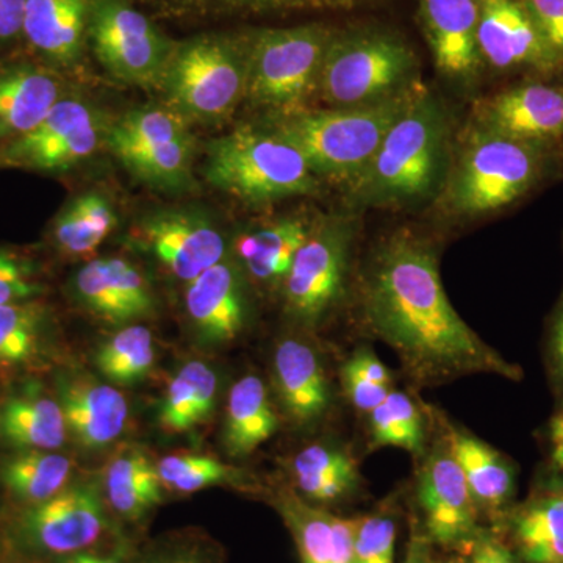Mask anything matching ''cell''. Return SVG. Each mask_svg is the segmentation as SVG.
I'll return each mask as SVG.
<instances>
[{"label":"cell","instance_id":"6da1fadb","mask_svg":"<svg viewBox=\"0 0 563 563\" xmlns=\"http://www.w3.org/2000/svg\"><path fill=\"white\" fill-rule=\"evenodd\" d=\"M362 309L369 331L398 354L417 383L481 373L523 379L520 366L463 321L444 291L437 247L409 229L391 233L373 252L362 280Z\"/></svg>","mask_w":563,"mask_h":563},{"label":"cell","instance_id":"7a4b0ae2","mask_svg":"<svg viewBox=\"0 0 563 563\" xmlns=\"http://www.w3.org/2000/svg\"><path fill=\"white\" fill-rule=\"evenodd\" d=\"M563 161V150L474 128L444 176L439 199L450 217H487L539 190Z\"/></svg>","mask_w":563,"mask_h":563},{"label":"cell","instance_id":"3957f363","mask_svg":"<svg viewBox=\"0 0 563 563\" xmlns=\"http://www.w3.org/2000/svg\"><path fill=\"white\" fill-rule=\"evenodd\" d=\"M450 120L439 98L426 90L393 124L372 162L347 190L365 207L420 202L442 187L446 176Z\"/></svg>","mask_w":563,"mask_h":563},{"label":"cell","instance_id":"277c9868","mask_svg":"<svg viewBox=\"0 0 563 563\" xmlns=\"http://www.w3.org/2000/svg\"><path fill=\"white\" fill-rule=\"evenodd\" d=\"M428 90L421 80L409 88L365 106L306 110L274 120L272 129L292 144L318 179L350 190L369 165L396 121Z\"/></svg>","mask_w":563,"mask_h":563},{"label":"cell","instance_id":"5b68a950","mask_svg":"<svg viewBox=\"0 0 563 563\" xmlns=\"http://www.w3.org/2000/svg\"><path fill=\"white\" fill-rule=\"evenodd\" d=\"M207 180L246 203H268L290 196L313 195L320 179L301 152L272 128L243 125L209 147Z\"/></svg>","mask_w":563,"mask_h":563},{"label":"cell","instance_id":"8992f818","mask_svg":"<svg viewBox=\"0 0 563 563\" xmlns=\"http://www.w3.org/2000/svg\"><path fill=\"white\" fill-rule=\"evenodd\" d=\"M418 76V58L398 35L380 31L333 33L318 81L328 109L365 106L398 95Z\"/></svg>","mask_w":563,"mask_h":563},{"label":"cell","instance_id":"52a82bcc","mask_svg":"<svg viewBox=\"0 0 563 563\" xmlns=\"http://www.w3.org/2000/svg\"><path fill=\"white\" fill-rule=\"evenodd\" d=\"M250 38L202 35L174 46L161 88L187 121L224 120L246 99Z\"/></svg>","mask_w":563,"mask_h":563},{"label":"cell","instance_id":"ba28073f","mask_svg":"<svg viewBox=\"0 0 563 563\" xmlns=\"http://www.w3.org/2000/svg\"><path fill=\"white\" fill-rule=\"evenodd\" d=\"M333 33L328 25L307 24L250 36L247 101L276 120L309 110Z\"/></svg>","mask_w":563,"mask_h":563},{"label":"cell","instance_id":"9c48e42d","mask_svg":"<svg viewBox=\"0 0 563 563\" xmlns=\"http://www.w3.org/2000/svg\"><path fill=\"white\" fill-rule=\"evenodd\" d=\"M109 529L99 493L90 485L63 488L60 493L18 507L0 525L7 550L32 563H49L92 550Z\"/></svg>","mask_w":563,"mask_h":563},{"label":"cell","instance_id":"30bf717a","mask_svg":"<svg viewBox=\"0 0 563 563\" xmlns=\"http://www.w3.org/2000/svg\"><path fill=\"white\" fill-rule=\"evenodd\" d=\"M354 240V218L333 217L313 225L282 284L285 307L296 321L313 328L340 302Z\"/></svg>","mask_w":563,"mask_h":563},{"label":"cell","instance_id":"8fae6325","mask_svg":"<svg viewBox=\"0 0 563 563\" xmlns=\"http://www.w3.org/2000/svg\"><path fill=\"white\" fill-rule=\"evenodd\" d=\"M88 35L114 79L161 87L174 46L129 0H92Z\"/></svg>","mask_w":563,"mask_h":563},{"label":"cell","instance_id":"7c38bea8","mask_svg":"<svg viewBox=\"0 0 563 563\" xmlns=\"http://www.w3.org/2000/svg\"><path fill=\"white\" fill-rule=\"evenodd\" d=\"M103 135L102 120L88 103L65 99L33 131L0 143V166L65 172L91 157Z\"/></svg>","mask_w":563,"mask_h":563},{"label":"cell","instance_id":"4fadbf2b","mask_svg":"<svg viewBox=\"0 0 563 563\" xmlns=\"http://www.w3.org/2000/svg\"><path fill=\"white\" fill-rule=\"evenodd\" d=\"M477 2V46L484 65L499 73L529 74V79L553 80L563 74L561 62L521 0Z\"/></svg>","mask_w":563,"mask_h":563},{"label":"cell","instance_id":"5bb4252c","mask_svg":"<svg viewBox=\"0 0 563 563\" xmlns=\"http://www.w3.org/2000/svg\"><path fill=\"white\" fill-rule=\"evenodd\" d=\"M417 495L429 540L440 547L468 550L481 532L479 509L446 440L437 443L422 462Z\"/></svg>","mask_w":563,"mask_h":563},{"label":"cell","instance_id":"9a60e30c","mask_svg":"<svg viewBox=\"0 0 563 563\" xmlns=\"http://www.w3.org/2000/svg\"><path fill=\"white\" fill-rule=\"evenodd\" d=\"M473 117L483 131L563 150V84L528 79L481 99Z\"/></svg>","mask_w":563,"mask_h":563},{"label":"cell","instance_id":"2e32d148","mask_svg":"<svg viewBox=\"0 0 563 563\" xmlns=\"http://www.w3.org/2000/svg\"><path fill=\"white\" fill-rule=\"evenodd\" d=\"M141 239L177 279L185 282L220 263L225 251L221 232L196 211L152 214L141 225Z\"/></svg>","mask_w":563,"mask_h":563},{"label":"cell","instance_id":"e0dca14e","mask_svg":"<svg viewBox=\"0 0 563 563\" xmlns=\"http://www.w3.org/2000/svg\"><path fill=\"white\" fill-rule=\"evenodd\" d=\"M420 16L435 68L461 87L476 81L484 62L477 46V0H420Z\"/></svg>","mask_w":563,"mask_h":563},{"label":"cell","instance_id":"ac0fdd59","mask_svg":"<svg viewBox=\"0 0 563 563\" xmlns=\"http://www.w3.org/2000/svg\"><path fill=\"white\" fill-rule=\"evenodd\" d=\"M76 292L92 313L113 324L147 317L154 309L146 277L120 257L85 265L76 276Z\"/></svg>","mask_w":563,"mask_h":563},{"label":"cell","instance_id":"d6986e66","mask_svg":"<svg viewBox=\"0 0 563 563\" xmlns=\"http://www.w3.org/2000/svg\"><path fill=\"white\" fill-rule=\"evenodd\" d=\"M274 383L291 421L303 426L320 420L331 406V385L318 352L298 339H285L274 352Z\"/></svg>","mask_w":563,"mask_h":563},{"label":"cell","instance_id":"ffe728a7","mask_svg":"<svg viewBox=\"0 0 563 563\" xmlns=\"http://www.w3.org/2000/svg\"><path fill=\"white\" fill-rule=\"evenodd\" d=\"M60 406L66 428L88 450L113 443L128 424V399L110 385L87 377L60 385Z\"/></svg>","mask_w":563,"mask_h":563},{"label":"cell","instance_id":"44dd1931","mask_svg":"<svg viewBox=\"0 0 563 563\" xmlns=\"http://www.w3.org/2000/svg\"><path fill=\"white\" fill-rule=\"evenodd\" d=\"M185 303L192 324L209 342H231L243 331L246 303L239 276L229 263H217L188 282Z\"/></svg>","mask_w":563,"mask_h":563},{"label":"cell","instance_id":"7402d4cb","mask_svg":"<svg viewBox=\"0 0 563 563\" xmlns=\"http://www.w3.org/2000/svg\"><path fill=\"white\" fill-rule=\"evenodd\" d=\"M276 504L302 563H355L354 521L325 512L291 492L282 493Z\"/></svg>","mask_w":563,"mask_h":563},{"label":"cell","instance_id":"603a6c76","mask_svg":"<svg viewBox=\"0 0 563 563\" xmlns=\"http://www.w3.org/2000/svg\"><path fill=\"white\" fill-rule=\"evenodd\" d=\"M448 446L461 466L477 509L504 517L517 488L512 462L465 429L448 426Z\"/></svg>","mask_w":563,"mask_h":563},{"label":"cell","instance_id":"cb8c5ba5","mask_svg":"<svg viewBox=\"0 0 563 563\" xmlns=\"http://www.w3.org/2000/svg\"><path fill=\"white\" fill-rule=\"evenodd\" d=\"M507 528L525 563H563V484L533 493L507 510Z\"/></svg>","mask_w":563,"mask_h":563},{"label":"cell","instance_id":"d4e9b609","mask_svg":"<svg viewBox=\"0 0 563 563\" xmlns=\"http://www.w3.org/2000/svg\"><path fill=\"white\" fill-rule=\"evenodd\" d=\"M92 0H25L24 35L33 47L57 63L80 55Z\"/></svg>","mask_w":563,"mask_h":563},{"label":"cell","instance_id":"484cf974","mask_svg":"<svg viewBox=\"0 0 563 563\" xmlns=\"http://www.w3.org/2000/svg\"><path fill=\"white\" fill-rule=\"evenodd\" d=\"M60 99V81L46 70L16 68L0 74V143L33 131Z\"/></svg>","mask_w":563,"mask_h":563},{"label":"cell","instance_id":"4316f807","mask_svg":"<svg viewBox=\"0 0 563 563\" xmlns=\"http://www.w3.org/2000/svg\"><path fill=\"white\" fill-rule=\"evenodd\" d=\"M313 225L307 218L287 217L252 229L236 244L240 258L255 280L282 285Z\"/></svg>","mask_w":563,"mask_h":563},{"label":"cell","instance_id":"83f0119b","mask_svg":"<svg viewBox=\"0 0 563 563\" xmlns=\"http://www.w3.org/2000/svg\"><path fill=\"white\" fill-rule=\"evenodd\" d=\"M292 479L307 501H342L361 484L357 462L344 448L333 443H313L303 448L291 462Z\"/></svg>","mask_w":563,"mask_h":563},{"label":"cell","instance_id":"f1b7e54d","mask_svg":"<svg viewBox=\"0 0 563 563\" xmlns=\"http://www.w3.org/2000/svg\"><path fill=\"white\" fill-rule=\"evenodd\" d=\"M279 429V417L261 377L244 376L233 384L224 424V446L232 457H244L268 442Z\"/></svg>","mask_w":563,"mask_h":563},{"label":"cell","instance_id":"f546056e","mask_svg":"<svg viewBox=\"0 0 563 563\" xmlns=\"http://www.w3.org/2000/svg\"><path fill=\"white\" fill-rule=\"evenodd\" d=\"M0 431L22 451H51L66 440V421L60 402L27 390L13 396L0 412Z\"/></svg>","mask_w":563,"mask_h":563},{"label":"cell","instance_id":"4dcf8cb0","mask_svg":"<svg viewBox=\"0 0 563 563\" xmlns=\"http://www.w3.org/2000/svg\"><path fill=\"white\" fill-rule=\"evenodd\" d=\"M103 483L111 509L129 523H139L163 501L165 485L157 465L141 451H125L113 459Z\"/></svg>","mask_w":563,"mask_h":563},{"label":"cell","instance_id":"1f68e13d","mask_svg":"<svg viewBox=\"0 0 563 563\" xmlns=\"http://www.w3.org/2000/svg\"><path fill=\"white\" fill-rule=\"evenodd\" d=\"M111 151L136 179L151 187L174 191L190 185L195 161V143L191 135L114 147Z\"/></svg>","mask_w":563,"mask_h":563},{"label":"cell","instance_id":"d6a6232c","mask_svg":"<svg viewBox=\"0 0 563 563\" xmlns=\"http://www.w3.org/2000/svg\"><path fill=\"white\" fill-rule=\"evenodd\" d=\"M217 390L218 379L213 369L203 362L187 363L166 390L158 413L162 428L181 433L201 424L213 409Z\"/></svg>","mask_w":563,"mask_h":563},{"label":"cell","instance_id":"836d02e7","mask_svg":"<svg viewBox=\"0 0 563 563\" xmlns=\"http://www.w3.org/2000/svg\"><path fill=\"white\" fill-rule=\"evenodd\" d=\"M70 461L49 451L25 450L3 462L0 481L18 507L46 501L66 488Z\"/></svg>","mask_w":563,"mask_h":563},{"label":"cell","instance_id":"e575fe53","mask_svg":"<svg viewBox=\"0 0 563 563\" xmlns=\"http://www.w3.org/2000/svg\"><path fill=\"white\" fill-rule=\"evenodd\" d=\"M368 415L373 450L395 446L415 455L424 453V420L417 402L409 395L391 390Z\"/></svg>","mask_w":563,"mask_h":563},{"label":"cell","instance_id":"d590c367","mask_svg":"<svg viewBox=\"0 0 563 563\" xmlns=\"http://www.w3.org/2000/svg\"><path fill=\"white\" fill-rule=\"evenodd\" d=\"M155 361L154 336L143 325H131L111 336L99 351L98 368L117 384H133L143 379Z\"/></svg>","mask_w":563,"mask_h":563},{"label":"cell","instance_id":"8d00e7d4","mask_svg":"<svg viewBox=\"0 0 563 563\" xmlns=\"http://www.w3.org/2000/svg\"><path fill=\"white\" fill-rule=\"evenodd\" d=\"M44 309L27 301L0 306V368L32 362L43 343Z\"/></svg>","mask_w":563,"mask_h":563},{"label":"cell","instance_id":"74e56055","mask_svg":"<svg viewBox=\"0 0 563 563\" xmlns=\"http://www.w3.org/2000/svg\"><path fill=\"white\" fill-rule=\"evenodd\" d=\"M188 132V121L169 107H147L124 114L111 128L107 140L113 147L133 146V144L155 143L184 139Z\"/></svg>","mask_w":563,"mask_h":563},{"label":"cell","instance_id":"f35d334b","mask_svg":"<svg viewBox=\"0 0 563 563\" xmlns=\"http://www.w3.org/2000/svg\"><path fill=\"white\" fill-rule=\"evenodd\" d=\"M343 390L358 412L368 415L393 390L391 374L373 351L361 347L342 369Z\"/></svg>","mask_w":563,"mask_h":563},{"label":"cell","instance_id":"ab89813d","mask_svg":"<svg viewBox=\"0 0 563 563\" xmlns=\"http://www.w3.org/2000/svg\"><path fill=\"white\" fill-rule=\"evenodd\" d=\"M165 487L179 493H195L211 485L231 483L240 473L210 455H168L157 463Z\"/></svg>","mask_w":563,"mask_h":563},{"label":"cell","instance_id":"60d3db41","mask_svg":"<svg viewBox=\"0 0 563 563\" xmlns=\"http://www.w3.org/2000/svg\"><path fill=\"white\" fill-rule=\"evenodd\" d=\"M173 9L220 13L285 14L302 11H351L363 0H161Z\"/></svg>","mask_w":563,"mask_h":563},{"label":"cell","instance_id":"b9f144b4","mask_svg":"<svg viewBox=\"0 0 563 563\" xmlns=\"http://www.w3.org/2000/svg\"><path fill=\"white\" fill-rule=\"evenodd\" d=\"M355 563H395L396 528L390 514L354 518Z\"/></svg>","mask_w":563,"mask_h":563},{"label":"cell","instance_id":"7bdbcfd3","mask_svg":"<svg viewBox=\"0 0 563 563\" xmlns=\"http://www.w3.org/2000/svg\"><path fill=\"white\" fill-rule=\"evenodd\" d=\"M43 291L32 263L10 251H0V306L33 301Z\"/></svg>","mask_w":563,"mask_h":563},{"label":"cell","instance_id":"ee69618b","mask_svg":"<svg viewBox=\"0 0 563 563\" xmlns=\"http://www.w3.org/2000/svg\"><path fill=\"white\" fill-rule=\"evenodd\" d=\"M133 563H220L213 543L199 536L165 540L147 553L135 555Z\"/></svg>","mask_w":563,"mask_h":563},{"label":"cell","instance_id":"f6af8a7d","mask_svg":"<svg viewBox=\"0 0 563 563\" xmlns=\"http://www.w3.org/2000/svg\"><path fill=\"white\" fill-rule=\"evenodd\" d=\"M54 239L62 251L73 255L88 254L102 243L74 201L55 222Z\"/></svg>","mask_w":563,"mask_h":563},{"label":"cell","instance_id":"bcb514c9","mask_svg":"<svg viewBox=\"0 0 563 563\" xmlns=\"http://www.w3.org/2000/svg\"><path fill=\"white\" fill-rule=\"evenodd\" d=\"M563 68V0H521Z\"/></svg>","mask_w":563,"mask_h":563},{"label":"cell","instance_id":"7dc6e473","mask_svg":"<svg viewBox=\"0 0 563 563\" xmlns=\"http://www.w3.org/2000/svg\"><path fill=\"white\" fill-rule=\"evenodd\" d=\"M547 366L554 390L563 398V290L548 325Z\"/></svg>","mask_w":563,"mask_h":563},{"label":"cell","instance_id":"c3c4849f","mask_svg":"<svg viewBox=\"0 0 563 563\" xmlns=\"http://www.w3.org/2000/svg\"><path fill=\"white\" fill-rule=\"evenodd\" d=\"M466 551L468 563H521L512 550L490 532L481 531Z\"/></svg>","mask_w":563,"mask_h":563},{"label":"cell","instance_id":"681fc988","mask_svg":"<svg viewBox=\"0 0 563 563\" xmlns=\"http://www.w3.org/2000/svg\"><path fill=\"white\" fill-rule=\"evenodd\" d=\"M25 0H0V40H10L24 31Z\"/></svg>","mask_w":563,"mask_h":563},{"label":"cell","instance_id":"f907efd6","mask_svg":"<svg viewBox=\"0 0 563 563\" xmlns=\"http://www.w3.org/2000/svg\"><path fill=\"white\" fill-rule=\"evenodd\" d=\"M132 551L125 544L114 547L109 553H96V551H84V553L76 554L77 562L79 563H133Z\"/></svg>","mask_w":563,"mask_h":563},{"label":"cell","instance_id":"816d5d0a","mask_svg":"<svg viewBox=\"0 0 563 563\" xmlns=\"http://www.w3.org/2000/svg\"><path fill=\"white\" fill-rule=\"evenodd\" d=\"M402 563H435L432 558V542L428 536L415 532L410 537Z\"/></svg>","mask_w":563,"mask_h":563},{"label":"cell","instance_id":"f5cc1de1","mask_svg":"<svg viewBox=\"0 0 563 563\" xmlns=\"http://www.w3.org/2000/svg\"><path fill=\"white\" fill-rule=\"evenodd\" d=\"M550 440L551 443L563 442V407L550 422Z\"/></svg>","mask_w":563,"mask_h":563},{"label":"cell","instance_id":"db71d44e","mask_svg":"<svg viewBox=\"0 0 563 563\" xmlns=\"http://www.w3.org/2000/svg\"><path fill=\"white\" fill-rule=\"evenodd\" d=\"M3 563H32L24 561V559L18 558V555H14L13 553H10L9 550L5 548V558H3Z\"/></svg>","mask_w":563,"mask_h":563},{"label":"cell","instance_id":"11a10c76","mask_svg":"<svg viewBox=\"0 0 563 563\" xmlns=\"http://www.w3.org/2000/svg\"><path fill=\"white\" fill-rule=\"evenodd\" d=\"M49 563H79V562H77L76 554H74V555H68V558L57 559V561L49 562Z\"/></svg>","mask_w":563,"mask_h":563},{"label":"cell","instance_id":"9f6ffc18","mask_svg":"<svg viewBox=\"0 0 563 563\" xmlns=\"http://www.w3.org/2000/svg\"><path fill=\"white\" fill-rule=\"evenodd\" d=\"M3 558H5V544L0 539V563H3Z\"/></svg>","mask_w":563,"mask_h":563},{"label":"cell","instance_id":"6f0895ef","mask_svg":"<svg viewBox=\"0 0 563 563\" xmlns=\"http://www.w3.org/2000/svg\"><path fill=\"white\" fill-rule=\"evenodd\" d=\"M444 563H468V559H466V558L451 559V561H448Z\"/></svg>","mask_w":563,"mask_h":563},{"label":"cell","instance_id":"680465c9","mask_svg":"<svg viewBox=\"0 0 563 563\" xmlns=\"http://www.w3.org/2000/svg\"><path fill=\"white\" fill-rule=\"evenodd\" d=\"M563 162V161H562Z\"/></svg>","mask_w":563,"mask_h":563}]
</instances>
